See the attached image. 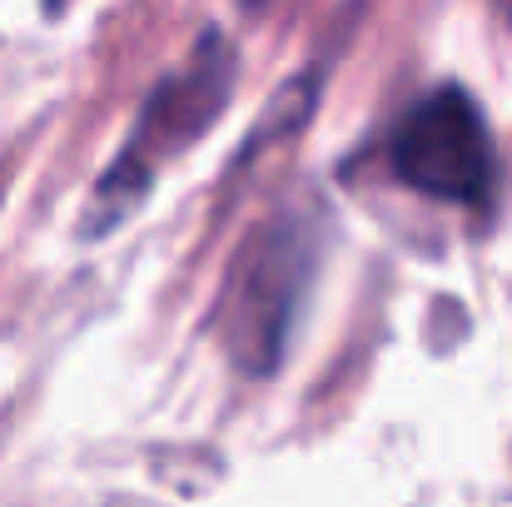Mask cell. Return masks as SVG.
I'll use <instances>...</instances> for the list:
<instances>
[{
	"mask_svg": "<svg viewBox=\"0 0 512 507\" xmlns=\"http://www.w3.org/2000/svg\"><path fill=\"white\" fill-rule=\"evenodd\" d=\"M229 90H234V50L219 30H204L199 45L184 55V65L145 95L130 140L120 145V155L110 160L90 194L85 234H110L115 224H125L155 189L160 169L174 165L219 120V110L229 105Z\"/></svg>",
	"mask_w": 512,
	"mask_h": 507,
	"instance_id": "obj_1",
	"label": "cell"
},
{
	"mask_svg": "<svg viewBox=\"0 0 512 507\" xmlns=\"http://www.w3.org/2000/svg\"><path fill=\"white\" fill-rule=\"evenodd\" d=\"M314 269H319V229L309 214L279 209L249 234L219 299V338L244 373L279 368L294 319L309 299Z\"/></svg>",
	"mask_w": 512,
	"mask_h": 507,
	"instance_id": "obj_2",
	"label": "cell"
},
{
	"mask_svg": "<svg viewBox=\"0 0 512 507\" xmlns=\"http://www.w3.org/2000/svg\"><path fill=\"white\" fill-rule=\"evenodd\" d=\"M383 160L398 184L443 204L488 209L498 194V145L483 105L463 85H438L418 95L393 120Z\"/></svg>",
	"mask_w": 512,
	"mask_h": 507,
	"instance_id": "obj_3",
	"label": "cell"
}]
</instances>
